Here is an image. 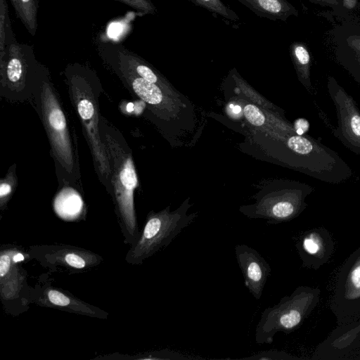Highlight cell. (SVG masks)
Instances as JSON below:
<instances>
[{"label": "cell", "mask_w": 360, "mask_h": 360, "mask_svg": "<svg viewBox=\"0 0 360 360\" xmlns=\"http://www.w3.org/2000/svg\"><path fill=\"white\" fill-rule=\"evenodd\" d=\"M31 102L38 112L49 138L58 178L66 184L79 186L80 174L77 141L69 131L49 72L42 64L34 81Z\"/></svg>", "instance_id": "1"}, {"label": "cell", "mask_w": 360, "mask_h": 360, "mask_svg": "<svg viewBox=\"0 0 360 360\" xmlns=\"http://www.w3.org/2000/svg\"><path fill=\"white\" fill-rule=\"evenodd\" d=\"M70 100L82 124L100 181L111 194V169L102 141L98 98L102 86L91 69L80 64L69 65L65 70Z\"/></svg>", "instance_id": "2"}, {"label": "cell", "mask_w": 360, "mask_h": 360, "mask_svg": "<svg viewBox=\"0 0 360 360\" xmlns=\"http://www.w3.org/2000/svg\"><path fill=\"white\" fill-rule=\"evenodd\" d=\"M111 169V195L126 239L132 245L140 235L134 204L138 184L130 148L123 136L102 115L100 126Z\"/></svg>", "instance_id": "3"}, {"label": "cell", "mask_w": 360, "mask_h": 360, "mask_svg": "<svg viewBox=\"0 0 360 360\" xmlns=\"http://www.w3.org/2000/svg\"><path fill=\"white\" fill-rule=\"evenodd\" d=\"M190 207L189 199H186L174 211L167 207L158 212H150L139 238L125 257L127 262L140 265L167 247L196 219L197 213L188 214Z\"/></svg>", "instance_id": "4"}, {"label": "cell", "mask_w": 360, "mask_h": 360, "mask_svg": "<svg viewBox=\"0 0 360 360\" xmlns=\"http://www.w3.org/2000/svg\"><path fill=\"white\" fill-rule=\"evenodd\" d=\"M32 46L19 43L10 30L0 51L1 94L13 101L32 99L33 84L40 66Z\"/></svg>", "instance_id": "5"}, {"label": "cell", "mask_w": 360, "mask_h": 360, "mask_svg": "<svg viewBox=\"0 0 360 360\" xmlns=\"http://www.w3.org/2000/svg\"><path fill=\"white\" fill-rule=\"evenodd\" d=\"M313 190L307 184L291 182L283 189L259 198L255 204L241 207L240 211L251 219H266L268 224L280 223L295 217Z\"/></svg>", "instance_id": "6"}, {"label": "cell", "mask_w": 360, "mask_h": 360, "mask_svg": "<svg viewBox=\"0 0 360 360\" xmlns=\"http://www.w3.org/2000/svg\"><path fill=\"white\" fill-rule=\"evenodd\" d=\"M30 258L28 252L13 246H3L0 251V293L4 308L13 314L23 311L29 304L30 288L18 263Z\"/></svg>", "instance_id": "7"}, {"label": "cell", "mask_w": 360, "mask_h": 360, "mask_svg": "<svg viewBox=\"0 0 360 360\" xmlns=\"http://www.w3.org/2000/svg\"><path fill=\"white\" fill-rule=\"evenodd\" d=\"M27 252L30 259L51 271L79 274L94 270L103 261V257L84 248L69 245H32Z\"/></svg>", "instance_id": "8"}, {"label": "cell", "mask_w": 360, "mask_h": 360, "mask_svg": "<svg viewBox=\"0 0 360 360\" xmlns=\"http://www.w3.org/2000/svg\"><path fill=\"white\" fill-rule=\"evenodd\" d=\"M327 89L338 119L333 134L347 149L360 155V110L353 97L333 76L328 77Z\"/></svg>", "instance_id": "9"}, {"label": "cell", "mask_w": 360, "mask_h": 360, "mask_svg": "<svg viewBox=\"0 0 360 360\" xmlns=\"http://www.w3.org/2000/svg\"><path fill=\"white\" fill-rule=\"evenodd\" d=\"M103 60L111 68H121L131 71L140 77L157 84L171 97L176 99L177 94L161 75L138 55L124 46L115 42L101 41L97 45Z\"/></svg>", "instance_id": "10"}, {"label": "cell", "mask_w": 360, "mask_h": 360, "mask_svg": "<svg viewBox=\"0 0 360 360\" xmlns=\"http://www.w3.org/2000/svg\"><path fill=\"white\" fill-rule=\"evenodd\" d=\"M330 35L337 62L360 85V22L345 20Z\"/></svg>", "instance_id": "11"}, {"label": "cell", "mask_w": 360, "mask_h": 360, "mask_svg": "<svg viewBox=\"0 0 360 360\" xmlns=\"http://www.w3.org/2000/svg\"><path fill=\"white\" fill-rule=\"evenodd\" d=\"M29 303L50 307L79 315L105 319L108 314L92 304L83 302L71 293L46 284L30 289Z\"/></svg>", "instance_id": "12"}, {"label": "cell", "mask_w": 360, "mask_h": 360, "mask_svg": "<svg viewBox=\"0 0 360 360\" xmlns=\"http://www.w3.org/2000/svg\"><path fill=\"white\" fill-rule=\"evenodd\" d=\"M112 69L123 83L142 101L148 104L155 112H158L166 118L174 117L176 112L174 98L162 88L129 70L118 67H114Z\"/></svg>", "instance_id": "13"}, {"label": "cell", "mask_w": 360, "mask_h": 360, "mask_svg": "<svg viewBox=\"0 0 360 360\" xmlns=\"http://www.w3.org/2000/svg\"><path fill=\"white\" fill-rule=\"evenodd\" d=\"M234 251L245 287L255 299L259 300L271 271L269 264L248 245H236Z\"/></svg>", "instance_id": "14"}, {"label": "cell", "mask_w": 360, "mask_h": 360, "mask_svg": "<svg viewBox=\"0 0 360 360\" xmlns=\"http://www.w3.org/2000/svg\"><path fill=\"white\" fill-rule=\"evenodd\" d=\"M262 15L285 20L298 14L295 8L286 0H238Z\"/></svg>", "instance_id": "15"}, {"label": "cell", "mask_w": 360, "mask_h": 360, "mask_svg": "<svg viewBox=\"0 0 360 360\" xmlns=\"http://www.w3.org/2000/svg\"><path fill=\"white\" fill-rule=\"evenodd\" d=\"M290 53L298 79L309 91L312 88L310 74V53L304 44L296 41L290 46Z\"/></svg>", "instance_id": "16"}, {"label": "cell", "mask_w": 360, "mask_h": 360, "mask_svg": "<svg viewBox=\"0 0 360 360\" xmlns=\"http://www.w3.org/2000/svg\"><path fill=\"white\" fill-rule=\"evenodd\" d=\"M16 16L27 32L34 36L37 29L39 0H11Z\"/></svg>", "instance_id": "17"}, {"label": "cell", "mask_w": 360, "mask_h": 360, "mask_svg": "<svg viewBox=\"0 0 360 360\" xmlns=\"http://www.w3.org/2000/svg\"><path fill=\"white\" fill-rule=\"evenodd\" d=\"M196 3L207 8V10L214 12L226 18L231 20L238 19L236 13L226 6L221 0H194Z\"/></svg>", "instance_id": "18"}, {"label": "cell", "mask_w": 360, "mask_h": 360, "mask_svg": "<svg viewBox=\"0 0 360 360\" xmlns=\"http://www.w3.org/2000/svg\"><path fill=\"white\" fill-rule=\"evenodd\" d=\"M12 29L6 0H0V51L5 49L6 38Z\"/></svg>", "instance_id": "19"}, {"label": "cell", "mask_w": 360, "mask_h": 360, "mask_svg": "<svg viewBox=\"0 0 360 360\" xmlns=\"http://www.w3.org/2000/svg\"><path fill=\"white\" fill-rule=\"evenodd\" d=\"M13 172H10L8 176L1 181L0 184V205L3 210L11 196L16 184Z\"/></svg>", "instance_id": "20"}, {"label": "cell", "mask_w": 360, "mask_h": 360, "mask_svg": "<svg viewBox=\"0 0 360 360\" xmlns=\"http://www.w3.org/2000/svg\"><path fill=\"white\" fill-rule=\"evenodd\" d=\"M243 112L245 118L251 124L261 127L265 124V115L257 106L248 104L244 107Z\"/></svg>", "instance_id": "21"}, {"label": "cell", "mask_w": 360, "mask_h": 360, "mask_svg": "<svg viewBox=\"0 0 360 360\" xmlns=\"http://www.w3.org/2000/svg\"><path fill=\"white\" fill-rule=\"evenodd\" d=\"M349 296L357 297L360 295V260L355 264L349 276Z\"/></svg>", "instance_id": "22"}, {"label": "cell", "mask_w": 360, "mask_h": 360, "mask_svg": "<svg viewBox=\"0 0 360 360\" xmlns=\"http://www.w3.org/2000/svg\"><path fill=\"white\" fill-rule=\"evenodd\" d=\"M143 14H153L155 7L150 0H116Z\"/></svg>", "instance_id": "23"}, {"label": "cell", "mask_w": 360, "mask_h": 360, "mask_svg": "<svg viewBox=\"0 0 360 360\" xmlns=\"http://www.w3.org/2000/svg\"><path fill=\"white\" fill-rule=\"evenodd\" d=\"M148 356L143 358V359H188L189 357L184 356L182 354L175 351L169 349H162L160 351L153 352L147 354Z\"/></svg>", "instance_id": "24"}, {"label": "cell", "mask_w": 360, "mask_h": 360, "mask_svg": "<svg viewBox=\"0 0 360 360\" xmlns=\"http://www.w3.org/2000/svg\"><path fill=\"white\" fill-rule=\"evenodd\" d=\"M303 248L308 253L314 255L319 251L321 244L318 238L311 234L304 239Z\"/></svg>", "instance_id": "25"}, {"label": "cell", "mask_w": 360, "mask_h": 360, "mask_svg": "<svg viewBox=\"0 0 360 360\" xmlns=\"http://www.w3.org/2000/svg\"><path fill=\"white\" fill-rule=\"evenodd\" d=\"M358 6V0H340L338 15L342 16V13L352 11Z\"/></svg>", "instance_id": "26"}, {"label": "cell", "mask_w": 360, "mask_h": 360, "mask_svg": "<svg viewBox=\"0 0 360 360\" xmlns=\"http://www.w3.org/2000/svg\"><path fill=\"white\" fill-rule=\"evenodd\" d=\"M295 131L298 135H304L309 129V122L304 118L295 120L293 125Z\"/></svg>", "instance_id": "27"}, {"label": "cell", "mask_w": 360, "mask_h": 360, "mask_svg": "<svg viewBox=\"0 0 360 360\" xmlns=\"http://www.w3.org/2000/svg\"><path fill=\"white\" fill-rule=\"evenodd\" d=\"M313 4L333 8L335 12H338L340 7V0H309Z\"/></svg>", "instance_id": "28"}, {"label": "cell", "mask_w": 360, "mask_h": 360, "mask_svg": "<svg viewBox=\"0 0 360 360\" xmlns=\"http://www.w3.org/2000/svg\"><path fill=\"white\" fill-rule=\"evenodd\" d=\"M241 110V108L238 105H234L233 108H232V111L235 113V114H238L240 112Z\"/></svg>", "instance_id": "29"}]
</instances>
